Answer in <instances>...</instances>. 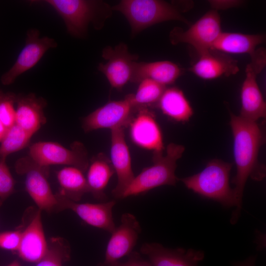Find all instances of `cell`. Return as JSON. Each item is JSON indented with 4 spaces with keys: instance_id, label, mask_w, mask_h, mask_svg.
I'll use <instances>...</instances> for the list:
<instances>
[{
    "instance_id": "cell-21",
    "label": "cell",
    "mask_w": 266,
    "mask_h": 266,
    "mask_svg": "<svg viewBox=\"0 0 266 266\" xmlns=\"http://www.w3.org/2000/svg\"><path fill=\"white\" fill-rule=\"evenodd\" d=\"M181 67L169 61L135 62L131 82L138 83L149 79L165 86L173 84L182 74Z\"/></svg>"
},
{
    "instance_id": "cell-29",
    "label": "cell",
    "mask_w": 266,
    "mask_h": 266,
    "mask_svg": "<svg viewBox=\"0 0 266 266\" xmlns=\"http://www.w3.org/2000/svg\"><path fill=\"white\" fill-rule=\"evenodd\" d=\"M17 95L4 93L0 89V120L7 128L15 124Z\"/></svg>"
},
{
    "instance_id": "cell-4",
    "label": "cell",
    "mask_w": 266,
    "mask_h": 266,
    "mask_svg": "<svg viewBox=\"0 0 266 266\" xmlns=\"http://www.w3.org/2000/svg\"><path fill=\"white\" fill-rule=\"evenodd\" d=\"M185 150L182 145L173 143L166 148V154H153V164L144 168L124 192L121 199L144 194L155 188L164 186H174L178 181L175 171L176 162Z\"/></svg>"
},
{
    "instance_id": "cell-27",
    "label": "cell",
    "mask_w": 266,
    "mask_h": 266,
    "mask_svg": "<svg viewBox=\"0 0 266 266\" xmlns=\"http://www.w3.org/2000/svg\"><path fill=\"white\" fill-rule=\"evenodd\" d=\"M32 136L15 124L9 128L0 142V161H6L9 154L27 147Z\"/></svg>"
},
{
    "instance_id": "cell-33",
    "label": "cell",
    "mask_w": 266,
    "mask_h": 266,
    "mask_svg": "<svg viewBox=\"0 0 266 266\" xmlns=\"http://www.w3.org/2000/svg\"><path fill=\"white\" fill-rule=\"evenodd\" d=\"M212 9L225 10L240 6L243 1L237 0H212L208 1Z\"/></svg>"
},
{
    "instance_id": "cell-1",
    "label": "cell",
    "mask_w": 266,
    "mask_h": 266,
    "mask_svg": "<svg viewBox=\"0 0 266 266\" xmlns=\"http://www.w3.org/2000/svg\"><path fill=\"white\" fill-rule=\"evenodd\" d=\"M231 127L233 139V156L236 167V175L232 182L235 209L230 222L235 224L240 216L242 198L247 179L261 181L266 176V167L258 160V154L264 142V135L257 122L245 119L239 115L230 113Z\"/></svg>"
},
{
    "instance_id": "cell-36",
    "label": "cell",
    "mask_w": 266,
    "mask_h": 266,
    "mask_svg": "<svg viewBox=\"0 0 266 266\" xmlns=\"http://www.w3.org/2000/svg\"><path fill=\"white\" fill-rule=\"evenodd\" d=\"M7 266H21L18 261H15L12 262L11 264H10Z\"/></svg>"
},
{
    "instance_id": "cell-34",
    "label": "cell",
    "mask_w": 266,
    "mask_h": 266,
    "mask_svg": "<svg viewBox=\"0 0 266 266\" xmlns=\"http://www.w3.org/2000/svg\"><path fill=\"white\" fill-rule=\"evenodd\" d=\"M256 256H250L243 261L235 262L233 266H255Z\"/></svg>"
},
{
    "instance_id": "cell-19",
    "label": "cell",
    "mask_w": 266,
    "mask_h": 266,
    "mask_svg": "<svg viewBox=\"0 0 266 266\" xmlns=\"http://www.w3.org/2000/svg\"><path fill=\"white\" fill-rule=\"evenodd\" d=\"M15 124L33 135L46 122L44 109L47 103L33 93L17 95Z\"/></svg>"
},
{
    "instance_id": "cell-13",
    "label": "cell",
    "mask_w": 266,
    "mask_h": 266,
    "mask_svg": "<svg viewBox=\"0 0 266 266\" xmlns=\"http://www.w3.org/2000/svg\"><path fill=\"white\" fill-rule=\"evenodd\" d=\"M141 232L140 225L134 215L123 214L120 225L110 233L101 266H110L133 252Z\"/></svg>"
},
{
    "instance_id": "cell-23",
    "label": "cell",
    "mask_w": 266,
    "mask_h": 266,
    "mask_svg": "<svg viewBox=\"0 0 266 266\" xmlns=\"http://www.w3.org/2000/svg\"><path fill=\"white\" fill-rule=\"evenodd\" d=\"M86 177L89 193L97 199L104 200V190L115 173L110 159L100 153L89 161Z\"/></svg>"
},
{
    "instance_id": "cell-22",
    "label": "cell",
    "mask_w": 266,
    "mask_h": 266,
    "mask_svg": "<svg viewBox=\"0 0 266 266\" xmlns=\"http://www.w3.org/2000/svg\"><path fill=\"white\" fill-rule=\"evenodd\" d=\"M266 40L264 34L222 32L211 50L225 54H252Z\"/></svg>"
},
{
    "instance_id": "cell-9",
    "label": "cell",
    "mask_w": 266,
    "mask_h": 266,
    "mask_svg": "<svg viewBox=\"0 0 266 266\" xmlns=\"http://www.w3.org/2000/svg\"><path fill=\"white\" fill-rule=\"evenodd\" d=\"M222 32L219 13L211 9L185 31L178 27L174 28L170 32L169 36L173 45L181 43L189 44L200 55L211 49Z\"/></svg>"
},
{
    "instance_id": "cell-8",
    "label": "cell",
    "mask_w": 266,
    "mask_h": 266,
    "mask_svg": "<svg viewBox=\"0 0 266 266\" xmlns=\"http://www.w3.org/2000/svg\"><path fill=\"white\" fill-rule=\"evenodd\" d=\"M15 168L17 173L25 175L26 191L38 209L48 213L60 211L47 179L49 167L39 166L28 155L17 160Z\"/></svg>"
},
{
    "instance_id": "cell-28",
    "label": "cell",
    "mask_w": 266,
    "mask_h": 266,
    "mask_svg": "<svg viewBox=\"0 0 266 266\" xmlns=\"http://www.w3.org/2000/svg\"><path fill=\"white\" fill-rule=\"evenodd\" d=\"M48 244L46 254L36 266H62L64 261L68 259L70 248L63 238H52Z\"/></svg>"
},
{
    "instance_id": "cell-7",
    "label": "cell",
    "mask_w": 266,
    "mask_h": 266,
    "mask_svg": "<svg viewBox=\"0 0 266 266\" xmlns=\"http://www.w3.org/2000/svg\"><path fill=\"white\" fill-rule=\"evenodd\" d=\"M28 156L42 167L66 165L78 168L83 172L89 163L86 149L79 141L73 142L70 148L56 142L38 141L30 145Z\"/></svg>"
},
{
    "instance_id": "cell-17",
    "label": "cell",
    "mask_w": 266,
    "mask_h": 266,
    "mask_svg": "<svg viewBox=\"0 0 266 266\" xmlns=\"http://www.w3.org/2000/svg\"><path fill=\"white\" fill-rule=\"evenodd\" d=\"M140 251L148 258L151 266H199L204 258L201 250L168 248L157 242L144 243Z\"/></svg>"
},
{
    "instance_id": "cell-35",
    "label": "cell",
    "mask_w": 266,
    "mask_h": 266,
    "mask_svg": "<svg viewBox=\"0 0 266 266\" xmlns=\"http://www.w3.org/2000/svg\"><path fill=\"white\" fill-rule=\"evenodd\" d=\"M8 129L0 120V142L5 136Z\"/></svg>"
},
{
    "instance_id": "cell-24",
    "label": "cell",
    "mask_w": 266,
    "mask_h": 266,
    "mask_svg": "<svg viewBox=\"0 0 266 266\" xmlns=\"http://www.w3.org/2000/svg\"><path fill=\"white\" fill-rule=\"evenodd\" d=\"M157 104L164 115L177 122H187L194 113L182 91L175 87L166 89Z\"/></svg>"
},
{
    "instance_id": "cell-25",
    "label": "cell",
    "mask_w": 266,
    "mask_h": 266,
    "mask_svg": "<svg viewBox=\"0 0 266 266\" xmlns=\"http://www.w3.org/2000/svg\"><path fill=\"white\" fill-rule=\"evenodd\" d=\"M83 172L74 166H66L57 173V178L60 187L59 192L68 199L78 202L87 193L89 188Z\"/></svg>"
},
{
    "instance_id": "cell-15",
    "label": "cell",
    "mask_w": 266,
    "mask_h": 266,
    "mask_svg": "<svg viewBox=\"0 0 266 266\" xmlns=\"http://www.w3.org/2000/svg\"><path fill=\"white\" fill-rule=\"evenodd\" d=\"M130 135L137 146L162 154L164 149L161 129L152 112L145 107L139 108L129 125Z\"/></svg>"
},
{
    "instance_id": "cell-26",
    "label": "cell",
    "mask_w": 266,
    "mask_h": 266,
    "mask_svg": "<svg viewBox=\"0 0 266 266\" xmlns=\"http://www.w3.org/2000/svg\"><path fill=\"white\" fill-rule=\"evenodd\" d=\"M135 94L129 95L133 105L136 108L157 103L166 86L149 79L140 81Z\"/></svg>"
},
{
    "instance_id": "cell-20",
    "label": "cell",
    "mask_w": 266,
    "mask_h": 266,
    "mask_svg": "<svg viewBox=\"0 0 266 266\" xmlns=\"http://www.w3.org/2000/svg\"><path fill=\"white\" fill-rule=\"evenodd\" d=\"M48 249L41 220V210L38 209L33 218L22 232L19 248L20 258L32 263L39 262L46 254Z\"/></svg>"
},
{
    "instance_id": "cell-16",
    "label": "cell",
    "mask_w": 266,
    "mask_h": 266,
    "mask_svg": "<svg viewBox=\"0 0 266 266\" xmlns=\"http://www.w3.org/2000/svg\"><path fill=\"white\" fill-rule=\"evenodd\" d=\"M124 128L111 130L110 162L116 173L117 182L112 191L113 196L121 199L134 175L132 169L130 150L125 140Z\"/></svg>"
},
{
    "instance_id": "cell-10",
    "label": "cell",
    "mask_w": 266,
    "mask_h": 266,
    "mask_svg": "<svg viewBox=\"0 0 266 266\" xmlns=\"http://www.w3.org/2000/svg\"><path fill=\"white\" fill-rule=\"evenodd\" d=\"M132 103L129 95L122 100L110 101L82 119L85 133L99 129L129 126L137 109Z\"/></svg>"
},
{
    "instance_id": "cell-18",
    "label": "cell",
    "mask_w": 266,
    "mask_h": 266,
    "mask_svg": "<svg viewBox=\"0 0 266 266\" xmlns=\"http://www.w3.org/2000/svg\"><path fill=\"white\" fill-rule=\"evenodd\" d=\"M239 70L236 60L226 54L211 49L200 54L198 61L189 68L197 76L204 80L228 77L236 74Z\"/></svg>"
},
{
    "instance_id": "cell-6",
    "label": "cell",
    "mask_w": 266,
    "mask_h": 266,
    "mask_svg": "<svg viewBox=\"0 0 266 266\" xmlns=\"http://www.w3.org/2000/svg\"><path fill=\"white\" fill-rule=\"evenodd\" d=\"M251 60L245 69V78L241 90L239 116L257 122L266 116V104L257 83L258 75L266 64V52L264 48L256 49L250 55Z\"/></svg>"
},
{
    "instance_id": "cell-14",
    "label": "cell",
    "mask_w": 266,
    "mask_h": 266,
    "mask_svg": "<svg viewBox=\"0 0 266 266\" xmlns=\"http://www.w3.org/2000/svg\"><path fill=\"white\" fill-rule=\"evenodd\" d=\"M60 211L69 209L89 225L111 233L116 226L112 210L116 201L99 203H79L71 200L59 192L55 194Z\"/></svg>"
},
{
    "instance_id": "cell-12",
    "label": "cell",
    "mask_w": 266,
    "mask_h": 266,
    "mask_svg": "<svg viewBox=\"0 0 266 266\" xmlns=\"http://www.w3.org/2000/svg\"><path fill=\"white\" fill-rule=\"evenodd\" d=\"M102 57L106 62L100 63L98 70L105 76L112 88L122 89L131 81L138 56L130 53L127 45L120 43L114 48L106 46L102 51Z\"/></svg>"
},
{
    "instance_id": "cell-11",
    "label": "cell",
    "mask_w": 266,
    "mask_h": 266,
    "mask_svg": "<svg viewBox=\"0 0 266 266\" xmlns=\"http://www.w3.org/2000/svg\"><path fill=\"white\" fill-rule=\"evenodd\" d=\"M39 35L37 29L28 30L24 48L14 65L1 77L3 85L13 83L19 76L33 67L47 51L57 46V43L53 38L47 36L40 37Z\"/></svg>"
},
{
    "instance_id": "cell-2",
    "label": "cell",
    "mask_w": 266,
    "mask_h": 266,
    "mask_svg": "<svg viewBox=\"0 0 266 266\" xmlns=\"http://www.w3.org/2000/svg\"><path fill=\"white\" fill-rule=\"evenodd\" d=\"M52 7L62 18L68 33L76 38L84 37L89 25L100 29L111 14L112 8L97 0H46L41 1Z\"/></svg>"
},
{
    "instance_id": "cell-3",
    "label": "cell",
    "mask_w": 266,
    "mask_h": 266,
    "mask_svg": "<svg viewBox=\"0 0 266 266\" xmlns=\"http://www.w3.org/2000/svg\"><path fill=\"white\" fill-rule=\"evenodd\" d=\"M232 164L214 159L203 169L190 176L178 178L194 192L219 202L226 208L235 207V200L230 185Z\"/></svg>"
},
{
    "instance_id": "cell-30",
    "label": "cell",
    "mask_w": 266,
    "mask_h": 266,
    "mask_svg": "<svg viewBox=\"0 0 266 266\" xmlns=\"http://www.w3.org/2000/svg\"><path fill=\"white\" fill-rule=\"evenodd\" d=\"M15 184L6 161H0V206L14 192Z\"/></svg>"
},
{
    "instance_id": "cell-5",
    "label": "cell",
    "mask_w": 266,
    "mask_h": 266,
    "mask_svg": "<svg viewBox=\"0 0 266 266\" xmlns=\"http://www.w3.org/2000/svg\"><path fill=\"white\" fill-rule=\"evenodd\" d=\"M111 8L126 18L133 35L155 24L167 21L189 24L176 6L163 0H123Z\"/></svg>"
},
{
    "instance_id": "cell-32",
    "label": "cell",
    "mask_w": 266,
    "mask_h": 266,
    "mask_svg": "<svg viewBox=\"0 0 266 266\" xmlns=\"http://www.w3.org/2000/svg\"><path fill=\"white\" fill-rule=\"evenodd\" d=\"M110 266H151L148 261L144 259L136 252H133L128 256L127 260L124 262L119 261Z\"/></svg>"
},
{
    "instance_id": "cell-31",
    "label": "cell",
    "mask_w": 266,
    "mask_h": 266,
    "mask_svg": "<svg viewBox=\"0 0 266 266\" xmlns=\"http://www.w3.org/2000/svg\"><path fill=\"white\" fill-rule=\"evenodd\" d=\"M20 230L0 233V248L11 251H17L21 238Z\"/></svg>"
}]
</instances>
